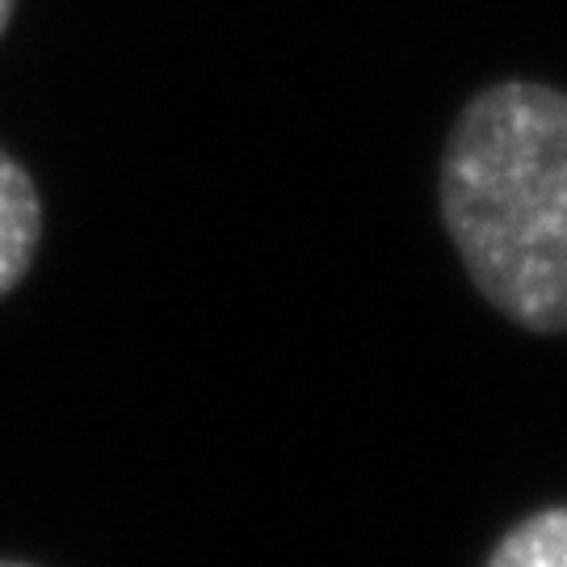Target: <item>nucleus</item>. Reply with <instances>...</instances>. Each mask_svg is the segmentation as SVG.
<instances>
[{
  "label": "nucleus",
  "mask_w": 567,
  "mask_h": 567,
  "mask_svg": "<svg viewBox=\"0 0 567 567\" xmlns=\"http://www.w3.org/2000/svg\"><path fill=\"white\" fill-rule=\"evenodd\" d=\"M487 567H567V505L529 513L496 543Z\"/></svg>",
  "instance_id": "obj_3"
},
{
  "label": "nucleus",
  "mask_w": 567,
  "mask_h": 567,
  "mask_svg": "<svg viewBox=\"0 0 567 567\" xmlns=\"http://www.w3.org/2000/svg\"><path fill=\"white\" fill-rule=\"evenodd\" d=\"M13 4H18V0H0V34H4L9 21H13Z\"/></svg>",
  "instance_id": "obj_4"
},
{
  "label": "nucleus",
  "mask_w": 567,
  "mask_h": 567,
  "mask_svg": "<svg viewBox=\"0 0 567 567\" xmlns=\"http://www.w3.org/2000/svg\"><path fill=\"white\" fill-rule=\"evenodd\" d=\"M42 244V198L34 177L0 147V299L18 290Z\"/></svg>",
  "instance_id": "obj_2"
},
{
  "label": "nucleus",
  "mask_w": 567,
  "mask_h": 567,
  "mask_svg": "<svg viewBox=\"0 0 567 567\" xmlns=\"http://www.w3.org/2000/svg\"><path fill=\"white\" fill-rule=\"evenodd\" d=\"M0 567H30V564H18V559H0Z\"/></svg>",
  "instance_id": "obj_5"
},
{
  "label": "nucleus",
  "mask_w": 567,
  "mask_h": 567,
  "mask_svg": "<svg viewBox=\"0 0 567 567\" xmlns=\"http://www.w3.org/2000/svg\"><path fill=\"white\" fill-rule=\"evenodd\" d=\"M442 219L475 290L505 320L567 337V93L480 89L450 126Z\"/></svg>",
  "instance_id": "obj_1"
}]
</instances>
